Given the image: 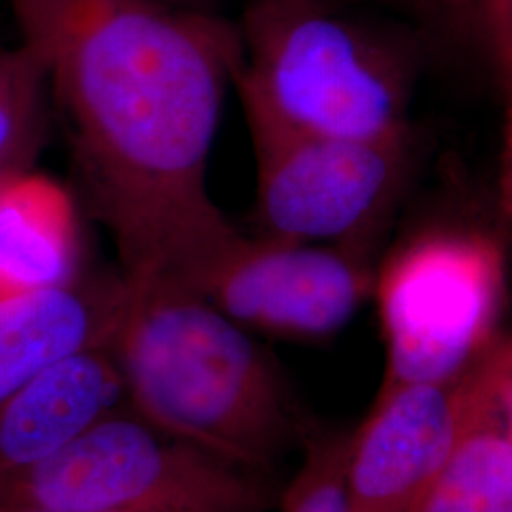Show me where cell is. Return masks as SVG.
Returning <instances> with one entry per match:
<instances>
[{
	"mask_svg": "<svg viewBox=\"0 0 512 512\" xmlns=\"http://www.w3.org/2000/svg\"><path fill=\"white\" fill-rule=\"evenodd\" d=\"M65 118L122 272L177 270L236 226L207 188L238 25L164 0H6Z\"/></svg>",
	"mask_w": 512,
	"mask_h": 512,
	"instance_id": "1",
	"label": "cell"
},
{
	"mask_svg": "<svg viewBox=\"0 0 512 512\" xmlns=\"http://www.w3.org/2000/svg\"><path fill=\"white\" fill-rule=\"evenodd\" d=\"M126 304L110 342L126 404L167 433L272 476L310 433L270 351L164 272H120Z\"/></svg>",
	"mask_w": 512,
	"mask_h": 512,
	"instance_id": "2",
	"label": "cell"
},
{
	"mask_svg": "<svg viewBox=\"0 0 512 512\" xmlns=\"http://www.w3.org/2000/svg\"><path fill=\"white\" fill-rule=\"evenodd\" d=\"M238 29L245 114L342 139H410L412 67L342 0H249Z\"/></svg>",
	"mask_w": 512,
	"mask_h": 512,
	"instance_id": "3",
	"label": "cell"
},
{
	"mask_svg": "<svg viewBox=\"0 0 512 512\" xmlns=\"http://www.w3.org/2000/svg\"><path fill=\"white\" fill-rule=\"evenodd\" d=\"M272 476L175 437L128 404L38 465L0 476V503L46 511L268 512Z\"/></svg>",
	"mask_w": 512,
	"mask_h": 512,
	"instance_id": "4",
	"label": "cell"
},
{
	"mask_svg": "<svg viewBox=\"0 0 512 512\" xmlns=\"http://www.w3.org/2000/svg\"><path fill=\"white\" fill-rule=\"evenodd\" d=\"M382 384H454L505 332L509 255L480 228H437L378 260Z\"/></svg>",
	"mask_w": 512,
	"mask_h": 512,
	"instance_id": "5",
	"label": "cell"
},
{
	"mask_svg": "<svg viewBox=\"0 0 512 512\" xmlns=\"http://www.w3.org/2000/svg\"><path fill=\"white\" fill-rule=\"evenodd\" d=\"M245 118L256 160V236L374 249L403 190L410 139L357 141Z\"/></svg>",
	"mask_w": 512,
	"mask_h": 512,
	"instance_id": "6",
	"label": "cell"
},
{
	"mask_svg": "<svg viewBox=\"0 0 512 512\" xmlns=\"http://www.w3.org/2000/svg\"><path fill=\"white\" fill-rule=\"evenodd\" d=\"M376 266L370 247L236 230L175 277L253 334L319 342L348 327L372 300Z\"/></svg>",
	"mask_w": 512,
	"mask_h": 512,
	"instance_id": "7",
	"label": "cell"
},
{
	"mask_svg": "<svg viewBox=\"0 0 512 512\" xmlns=\"http://www.w3.org/2000/svg\"><path fill=\"white\" fill-rule=\"evenodd\" d=\"M463 378L380 384L365 418L348 433L344 475L351 512H412L418 505L458 442Z\"/></svg>",
	"mask_w": 512,
	"mask_h": 512,
	"instance_id": "8",
	"label": "cell"
},
{
	"mask_svg": "<svg viewBox=\"0 0 512 512\" xmlns=\"http://www.w3.org/2000/svg\"><path fill=\"white\" fill-rule=\"evenodd\" d=\"M126 401L110 346L46 366L0 403V476L54 458Z\"/></svg>",
	"mask_w": 512,
	"mask_h": 512,
	"instance_id": "9",
	"label": "cell"
},
{
	"mask_svg": "<svg viewBox=\"0 0 512 512\" xmlns=\"http://www.w3.org/2000/svg\"><path fill=\"white\" fill-rule=\"evenodd\" d=\"M124 304L120 270H84L65 285L0 302V403L46 366L110 346Z\"/></svg>",
	"mask_w": 512,
	"mask_h": 512,
	"instance_id": "10",
	"label": "cell"
},
{
	"mask_svg": "<svg viewBox=\"0 0 512 512\" xmlns=\"http://www.w3.org/2000/svg\"><path fill=\"white\" fill-rule=\"evenodd\" d=\"M82 272L71 194L31 169L0 179V302L65 285Z\"/></svg>",
	"mask_w": 512,
	"mask_h": 512,
	"instance_id": "11",
	"label": "cell"
},
{
	"mask_svg": "<svg viewBox=\"0 0 512 512\" xmlns=\"http://www.w3.org/2000/svg\"><path fill=\"white\" fill-rule=\"evenodd\" d=\"M486 355L463 378L465 408L454 452L412 512H512V446Z\"/></svg>",
	"mask_w": 512,
	"mask_h": 512,
	"instance_id": "12",
	"label": "cell"
},
{
	"mask_svg": "<svg viewBox=\"0 0 512 512\" xmlns=\"http://www.w3.org/2000/svg\"><path fill=\"white\" fill-rule=\"evenodd\" d=\"M46 76L23 44L0 50V179L31 169L46 126Z\"/></svg>",
	"mask_w": 512,
	"mask_h": 512,
	"instance_id": "13",
	"label": "cell"
},
{
	"mask_svg": "<svg viewBox=\"0 0 512 512\" xmlns=\"http://www.w3.org/2000/svg\"><path fill=\"white\" fill-rule=\"evenodd\" d=\"M348 433L311 427L300 467L279 492V512H351L344 475Z\"/></svg>",
	"mask_w": 512,
	"mask_h": 512,
	"instance_id": "14",
	"label": "cell"
},
{
	"mask_svg": "<svg viewBox=\"0 0 512 512\" xmlns=\"http://www.w3.org/2000/svg\"><path fill=\"white\" fill-rule=\"evenodd\" d=\"M478 10L497 73L512 92V0H478Z\"/></svg>",
	"mask_w": 512,
	"mask_h": 512,
	"instance_id": "15",
	"label": "cell"
},
{
	"mask_svg": "<svg viewBox=\"0 0 512 512\" xmlns=\"http://www.w3.org/2000/svg\"><path fill=\"white\" fill-rule=\"evenodd\" d=\"M486 365L501 412L503 427L512 446V330H505L486 355Z\"/></svg>",
	"mask_w": 512,
	"mask_h": 512,
	"instance_id": "16",
	"label": "cell"
},
{
	"mask_svg": "<svg viewBox=\"0 0 512 512\" xmlns=\"http://www.w3.org/2000/svg\"><path fill=\"white\" fill-rule=\"evenodd\" d=\"M501 194L505 209L512 217V93H507L503 120V154H501Z\"/></svg>",
	"mask_w": 512,
	"mask_h": 512,
	"instance_id": "17",
	"label": "cell"
},
{
	"mask_svg": "<svg viewBox=\"0 0 512 512\" xmlns=\"http://www.w3.org/2000/svg\"><path fill=\"white\" fill-rule=\"evenodd\" d=\"M0 512H109V511H46V509H35V507H23V505H8V503H0Z\"/></svg>",
	"mask_w": 512,
	"mask_h": 512,
	"instance_id": "18",
	"label": "cell"
},
{
	"mask_svg": "<svg viewBox=\"0 0 512 512\" xmlns=\"http://www.w3.org/2000/svg\"><path fill=\"white\" fill-rule=\"evenodd\" d=\"M167 4L181 6V8H190V10H203L205 0H164Z\"/></svg>",
	"mask_w": 512,
	"mask_h": 512,
	"instance_id": "19",
	"label": "cell"
},
{
	"mask_svg": "<svg viewBox=\"0 0 512 512\" xmlns=\"http://www.w3.org/2000/svg\"><path fill=\"white\" fill-rule=\"evenodd\" d=\"M421 2H423V0H421Z\"/></svg>",
	"mask_w": 512,
	"mask_h": 512,
	"instance_id": "20",
	"label": "cell"
}]
</instances>
